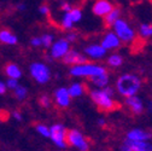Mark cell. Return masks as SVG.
Wrapping results in <instances>:
<instances>
[{"label":"cell","mask_w":152,"mask_h":151,"mask_svg":"<svg viewBox=\"0 0 152 151\" xmlns=\"http://www.w3.org/2000/svg\"><path fill=\"white\" fill-rule=\"evenodd\" d=\"M0 41H1L3 44H6V45H16L18 39H17V36L11 33L10 30H1L0 32Z\"/></svg>","instance_id":"22"},{"label":"cell","mask_w":152,"mask_h":151,"mask_svg":"<svg viewBox=\"0 0 152 151\" xmlns=\"http://www.w3.org/2000/svg\"><path fill=\"white\" fill-rule=\"evenodd\" d=\"M39 103L44 108H50L51 104H52V99H51L50 96H47V94H42V96L40 97V99H39Z\"/></svg>","instance_id":"28"},{"label":"cell","mask_w":152,"mask_h":151,"mask_svg":"<svg viewBox=\"0 0 152 151\" xmlns=\"http://www.w3.org/2000/svg\"><path fill=\"white\" fill-rule=\"evenodd\" d=\"M141 87V80L135 74H123L116 81V89L121 96L130 97L139 92Z\"/></svg>","instance_id":"2"},{"label":"cell","mask_w":152,"mask_h":151,"mask_svg":"<svg viewBox=\"0 0 152 151\" xmlns=\"http://www.w3.org/2000/svg\"><path fill=\"white\" fill-rule=\"evenodd\" d=\"M53 98H54L56 104L59 108H68L70 105L71 97H70V94L68 92V88H65V87L57 88L53 93Z\"/></svg>","instance_id":"10"},{"label":"cell","mask_w":152,"mask_h":151,"mask_svg":"<svg viewBox=\"0 0 152 151\" xmlns=\"http://www.w3.org/2000/svg\"><path fill=\"white\" fill-rule=\"evenodd\" d=\"M112 9H113V5L111 4V1H109V0H96V3H94L93 7H92V11L96 16L104 17Z\"/></svg>","instance_id":"14"},{"label":"cell","mask_w":152,"mask_h":151,"mask_svg":"<svg viewBox=\"0 0 152 151\" xmlns=\"http://www.w3.org/2000/svg\"><path fill=\"white\" fill-rule=\"evenodd\" d=\"M68 92H69L71 98L81 97L82 94L86 92V86L83 84H81V82H75V84L70 85V87L68 88Z\"/></svg>","instance_id":"20"},{"label":"cell","mask_w":152,"mask_h":151,"mask_svg":"<svg viewBox=\"0 0 152 151\" xmlns=\"http://www.w3.org/2000/svg\"><path fill=\"white\" fill-rule=\"evenodd\" d=\"M89 80L92 81V84L96 86L97 88H103V87H105V86L109 85L110 78H109L107 71H105V73H103V74L96 75V76H92Z\"/></svg>","instance_id":"18"},{"label":"cell","mask_w":152,"mask_h":151,"mask_svg":"<svg viewBox=\"0 0 152 151\" xmlns=\"http://www.w3.org/2000/svg\"><path fill=\"white\" fill-rule=\"evenodd\" d=\"M148 109H150V111L152 112V100H151V102L148 103Z\"/></svg>","instance_id":"39"},{"label":"cell","mask_w":152,"mask_h":151,"mask_svg":"<svg viewBox=\"0 0 152 151\" xmlns=\"http://www.w3.org/2000/svg\"><path fill=\"white\" fill-rule=\"evenodd\" d=\"M121 16V10L118 7H113L109 13H106L103 18H104V23H105V27L110 28L113 26V23H115L118 18Z\"/></svg>","instance_id":"17"},{"label":"cell","mask_w":152,"mask_h":151,"mask_svg":"<svg viewBox=\"0 0 152 151\" xmlns=\"http://www.w3.org/2000/svg\"><path fill=\"white\" fill-rule=\"evenodd\" d=\"M139 35L144 39L152 36V24L151 23H142L139 27Z\"/></svg>","instance_id":"24"},{"label":"cell","mask_w":152,"mask_h":151,"mask_svg":"<svg viewBox=\"0 0 152 151\" xmlns=\"http://www.w3.org/2000/svg\"><path fill=\"white\" fill-rule=\"evenodd\" d=\"M121 151H134V150H133V149L124 141V143L121 145Z\"/></svg>","instance_id":"35"},{"label":"cell","mask_w":152,"mask_h":151,"mask_svg":"<svg viewBox=\"0 0 152 151\" xmlns=\"http://www.w3.org/2000/svg\"><path fill=\"white\" fill-rule=\"evenodd\" d=\"M82 18V11L80 9H71L68 12H64L63 17H62V27L64 29L70 30L75 23H77L79 21H81Z\"/></svg>","instance_id":"8"},{"label":"cell","mask_w":152,"mask_h":151,"mask_svg":"<svg viewBox=\"0 0 152 151\" xmlns=\"http://www.w3.org/2000/svg\"><path fill=\"white\" fill-rule=\"evenodd\" d=\"M18 85H20V84H18V81L16 79H9L7 82H6V87L10 88V89H15Z\"/></svg>","instance_id":"29"},{"label":"cell","mask_w":152,"mask_h":151,"mask_svg":"<svg viewBox=\"0 0 152 151\" xmlns=\"http://www.w3.org/2000/svg\"><path fill=\"white\" fill-rule=\"evenodd\" d=\"M89 96L93 103L103 111H112L117 108V103L113 99V89L109 86L92 89Z\"/></svg>","instance_id":"1"},{"label":"cell","mask_w":152,"mask_h":151,"mask_svg":"<svg viewBox=\"0 0 152 151\" xmlns=\"http://www.w3.org/2000/svg\"><path fill=\"white\" fill-rule=\"evenodd\" d=\"M35 129H36L37 133L41 134L42 137H45V138H48V137H50V127H47V126L40 123V125H36Z\"/></svg>","instance_id":"27"},{"label":"cell","mask_w":152,"mask_h":151,"mask_svg":"<svg viewBox=\"0 0 152 151\" xmlns=\"http://www.w3.org/2000/svg\"><path fill=\"white\" fill-rule=\"evenodd\" d=\"M13 94H15V97L16 99L18 100H24L28 96V89L24 87V86H21V85H18L15 89H13Z\"/></svg>","instance_id":"25"},{"label":"cell","mask_w":152,"mask_h":151,"mask_svg":"<svg viewBox=\"0 0 152 151\" xmlns=\"http://www.w3.org/2000/svg\"><path fill=\"white\" fill-rule=\"evenodd\" d=\"M12 117H13L15 120H17V121H22V120H23L22 114H21L20 111H17V110H15V111L12 112Z\"/></svg>","instance_id":"32"},{"label":"cell","mask_w":152,"mask_h":151,"mask_svg":"<svg viewBox=\"0 0 152 151\" xmlns=\"http://www.w3.org/2000/svg\"><path fill=\"white\" fill-rule=\"evenodd\" d=\"M63 62L65 64H70V65H76V64H82V63H86L87 62V57L85 54L75 51V50H69L65 56L62 58Z\"/></svg>","instance_id":"12"},{"label":"cell","mask_w":152,"mask_h":151,"mask_svg":"<svg viewBox=\"0 0 152 151\" xmlns=\"http://www.w3.org/2000/svg\"><path fill=\"white\" fill-rule=\"evenodd\" d=\"M39 12H40L41 15H48L50 9H48V6H47V5H41V6L39 7Z\"/></svg>","instance_id":"33"},{"label":"cell","mask_w":152,"mask_h":151,"mask_svg":"<svg viewBox=\"0 0 152 151\" xmlns=\"http://www.w3.org/2000/svg\"><path fill=\"white\" fill-rule=\"evenodd\" d=\"M30 45H31L33 47H40V46H41V39H40L39 36H34V37H31Z\"/></svg>","instance_id":"30"},{"label":"cell","mask_w":152,"mask_h":151,"mask_svg":"<svg viewBox=\"0 0 152 151\" xmlns=\"http://www.w3.org/2000/svg\"><path fill=\"white\" fill-rule=\"evenodd\" d=\"M76 39H77V34H76V33H72V32L68 33L66 36H65V40H66L69 44H70V43H74Z\"/></svg>","instance_id":"31"},{"label":"cell","mask_w":152,"mask_h":151,"mask_svg":"<svg viewBox=\"0 0 152 151\" xmlns=\"http://www.w3.org/2000/svg\"><path fill=\"white\" fill-rule=\"evenodd\" d=\"M40 39H41V46L44 47H51V45L54 41V37L51 34H44L42 36H40Z\"/></svg>","instance_id":"26"},{"label":"cell","mask_w":152,"mask_h":151,"mask_svg":"<svg viewBox=\"0 0 152 151\" xmlns=\"http://www.w3.org/2000/svg\"><path fill=\"white\" fill-rule=\"evenodd\" d=\"M61 9L64 11V12H68L69 10H71L72 7L70 6V4L69 3H62V6H61Z\"/></svg>","instance_id":"34"},{"label":"cell","mask_w":152,"mask_h":151,"mask_svg":"<svg viewBox=\"0 0 152 151\" xmlns=\"http://www.w3.org/2000/svg\"><path fill=\"white\" fill-rule=\"evenodd\" d=\"M106 69L102 65L93 64V63H82V64H76L71 65L70 68V75L75 78H88L91 79L92 76L105 73Z\"/></svg>","instance_id":"3"},{"label":"cell","mask_w":152,"mask_h":151,"mask_svg":"<svg viewBox=\"0 0 152 151\" xmlns=\"http://www.w3.org/2000/svg\"><path fill=\"white\" fill-rule=\"evenodd\" d=\"M121 40L118 39V36L113 33V32H109L104 35L103 40H102V46L106 50V51H112V50H117L121 46Z\"/></svg>","instance_id":"11"},{"label":"cell","mask_w":152,"mask_h":151,"mask_svg":"<svg viewBox=\"0 0 152 151\" xmlns=\"http://www.w3.org/2000/svg\"><path fill=\"white\" fill-rule=\"evenodd\" d=\"M106 63L111 68H118V67H121L123 64V58L121 57L120 54H117V53H112L111 56H109V57H107Z\"/></svg>","instance_id":"23"},{"label":"cell","mask_w":152,"mask_h":151,"mask_svg":"<svg viewBox=\"0 0 152 151\" xmlns=\"http://www.w3.org/2000/svg\"><path fill=\"white\" fill-rule=\"evenodd\" d=\"M6 84L3 82V81H0V94H4L6 92Z\"/></svg>","instance_id":"36"},{"label":"cell","mask_w":152,"mask_h":151,"mask_svg":"<svg viewBox=\"0 0 152 151\" xmlns=\"http://www.w3.org/2000/svg\"><path fill=\"white\" fill-rule=\"evenodd\" d=\"M126 105L127 108L135 115H140L144 111V104L139 97H137L135 94L130 97H126Z\"/></svg>","instance_id":"16"},{"label":"cell","mask_w":152,"mask_h":151,"mask_svg":"<svg viewBox=\"0 0 152 151\" xmlns=\"http://www.w3.org/2000/svg\"><path fill=\"white\" fill-rule=\"evenodd\" d=\"M29 71L33 79L39 84H47L51 79V70L45 63L41 62L31 63L29 67Z\"/></svg>","instance_id":"5"},{"label":"cell","mask_w":152,"mask_h":151,"mask_svg":"<svg viewBox=\"0 0 152 151\" xmlns=\"http://www.w3.org/2000/svg\"><path fill=\"white\" fill-rule=\"evenodd\" d=\"M152 137V134L150 132L141 129V128H134L130 129L127 136H126V140H130V141H145L148 140Z\"/></svg>","instance_id":"13"},{"label":"cell","mask_w":152,"mask_h":151,"mask_svg":"<svg viewBox=\"0 0 152 151\" xmlns=\"http://www.w3.org/2000/svg\"><path fill=\"white\" fill-rule=\"evenodd\" d=\"M66 143L76 147L79 151H88L89 149V144L87 139L77 129H70L66 132Z\"/></svg>","instance_id":"7"},{"label":"cell","mask_w":152,"mask_h":151,"mask_svg":"<svg viewBox=\"0 0 152 151\" xmlns=\"http://www.w3.org/2000/svg\"><path fill=\"white\" fill-rule=\"evenodd\" d=\"M17 9L20 11H24L26 10V5L24 4H20V5H17Z\"/></svg>","instance_id":"37"},{"label":"cell","mask_w":152,"mask_h":151,"mask_svg":"<svg viewBox=\"0 0 152 151\" xmlns=\"http://www.w3.org/2000/svg\"><path fill=\"white\" fill-rule=\"evenodd\" d=\"M85 54L87 57L92 58V59H102L105 57L106 54V50L102 46V45H97V44H92L86 46L85 48Z\"/></svg>","instance_id":"15"},{"label":"cell","mask_w":152,"mask_h":151,"mask_svg":"<svg viewBox=\"0 0 152 151\" xmlns=\"http://www.w3.org/2000/svg\"><path fill=\"white\" fill-rule=\"evenodd\" d=\"M134 151H152V144H150L147 140L145 141H130L124 140Z\"/></svg>","instance_id":"21"},{"label":"cell","mask_w":152,"mask_h":151,"mask_svg":"<svg viewBox=\"0 0 152 151\" xmlns=\"http://www.w3.org/2000/svg\"><path fill=\"white\" fill-rule=\"evenodd\" d=\"M98 125H99L100 127L105 126V120H104V119H99V120H98Z\"/></svg>","instance_id":"38"},{"label":"cell","mask_w":152,"mask_h":151,"mask_svg":"<svg viewBox=\"0 0 152 151\" xmlns=\"http://www.w3.org/2000/svg\"><path fill=\"white\" fill-rule=\"evenodd\" d=\"M69 50H70V45L65 39L53 41V44L51 45V57L54 59H61L64 57Z\"/></svg>","instance_id":"9"},{"label":"cell","mask_w":152,"mask_h":151,"mask_svg":"<svg viewBox=\"0 0 152 151\" xmlns=\"http://www.w3.org/2000/svg\"><path fill=\"white\" fill-rule=\"evenodd\" d=\"M113 33H115L118 39L121 40V43H124V44H130L132 41H134L135 39V30L133 29L129 23L124 20H118L113 23Z\"/></svg>","instance_id":"4"},{"label":"cell","mask_w":152,"mask_h":151,"mask_svg":"<svg viewBox=\"0 0 152 151\" xmlns=\"http://www.w3.org/2000/svg\"><path fill=\"white\" fill-rule=\"evenodd\" d=\"M66 128L61 125V123H56L50 127V137L51 140L56 146H58L59 149H65L68 146L66 143Z\"/></svg>","instance_id":"6"},{"label":"cell","mask_w":152,"mask_h":151,"mask_svg":"<svg viewBox=\"0 0 152 151\" xmlns=\"http://www.w3.org/2000/svg\"><path fill=\"white\" fill-rule=\"evenodd\" d=\"M5 74L9 76V79H21L22 76V70L21 68L18 67L17 64L15 63H9L6 67H5Z\"/></svg>","instance_id":"19"}]
</instances>
